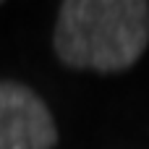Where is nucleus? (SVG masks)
<instances>
[{
	"label": "nucleus",
	"mask_w": 149,
	"mask_h": 149,
	"mask_svg": "<svg viewBox=\"0 0 149 149\" xmlns=\"http://www.w3.org/2000/svg\"><path fill=\"white\" fill-rule=\"evenodd\" d=\"M55 52L81 71L118 73L131 68L149 45V3L65 0L58 8Z\"/></svg>",
	"instance_id": "1"
},
{
	"label": "nucleus",
	"mask_w": 149,
	"mask_h": 149,
	"mask_svg": "<svg viewBox=\"0 0 149 149\" xmlns=\"http://www.w3.org/2000/svg\"><path fill=\"white\" fill-rule=\"evenodd\" d=\"M58 128L37 92L0 79V149H52Z\"/></svg>",
	"instance_id": "2"
}]
</instances>
